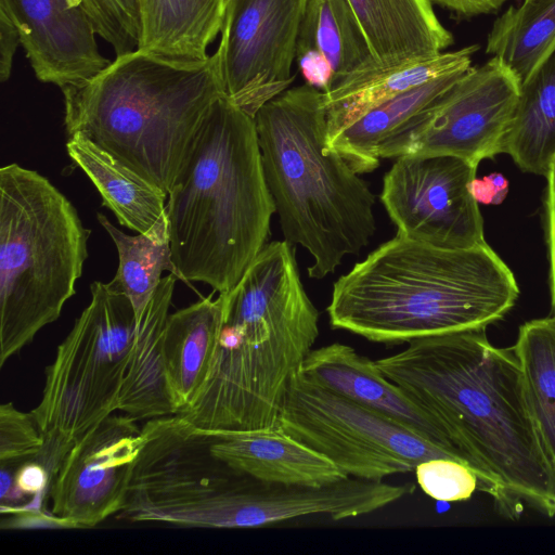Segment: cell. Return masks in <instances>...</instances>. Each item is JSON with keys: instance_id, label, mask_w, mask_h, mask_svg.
Returning a JSON list of instances; mask_svg holds the SVG:
<instances>
[{"instance_id": "e575fe53", "label": "cell", "mask_w": 555, "mask_h": 555, "mask_svg": "<svg viewBox=\"0 0 555 555\" xmlns=\"http://www.w3.org/2000/svg\"><path fill=\"white\" fill-rule=\"evenodd\" d=\"M21 44L17 27L10 16L0 10V80H9L12 72L13 59Z\"/></svg>"}, {"instance_id": "ba28073f", "label": "cell", "mask_w": 555, "mask_h": 555, "mask_svg": "<svg viewBox=\"0 0 555 555\" xmlns=\"http://www.w3.org/2000/svg\"><path fill=\"white\" fill-rule=\"evenodd\" d=\"M90 291V304L46 369L42 397L31 411L43 441L33 459L51 482L70 449L118 410L134 339L130 299L111 282L94 281Z\"/></svg>"}, {"instance_id": "2e32d148", "label": "cell", "mask_w": 555, "mask_h": 555, "mask_svg": "<svg viewBox=\"0 0 555 555\" xmlns=\"http://www.w3.org/2000/svg\"><path fill=\"white\" fill-rule=\"evenodd\" d=\"M207 434L214 453L236 472L259 481L320 488L348 478L326 456L276 425L249 431Z\"/></svg>"}, {"instance_id": "603a6c76", "label": "cell", "mask_w": 555, "mask_h": 555, "mask_svg": "<svg viewBox=\"0 0 555 555\" xmlns=\"http://www.w3.org/2000/svg\"><path fill=\"white\" fill-rule=\"evenodd\" d=\"M302 53L320 54L328 63L332 81L327 90L352 75L379 66L348 0L309 1L296 55Z\"/></svg>"}, {"instance_id": "d6986e66", "label": "cell", "mask_w": 555, "mask_h": 555, "mask_svg": "<svg viewBox=\"0 0 555 555\" xmlns=\"http://www.w3.org/2000/svg\"><path fill=\"white\" fill-rule=\"evenodd\" d=\"M222 323V298L212 299V294L168 315L164 360L177 414L191 406L205 386Z\"/></svg>"}, {"instance_id": "cb8c5ba5", "label": "cell", "mask_w": 555, "mask_h": 555, "mask_svg": "<svg viewBox=\"0 0 555 555\" xmlns=\"http://www.w3.org/2000/svg\"><path fill=\"white\" fill-rule=\"evenodd\" d=\"M436 78L372 108L327 141L359 175L379 166V147L409 119L430 105L463 74Z\"/></svg>"}, {"instance_id": "9c48e42d", "label": "cell", "mask_w": 555, "mask_h": 555, "mask_svg": "<svg viewBox=\"0 0 555 555\" xmlns=\"http://www.w3.org/2000/svg\"><path fill=\"white\" fill-rule=\"evenodd\" d=\"M275 425L359 479L410 473L428 459L456 460L396 422L320 386L301 370L288 387Z\"/></svg>"}, {"instance_id": "4316f807", "label": "cell", "mask_w": 555, "mask_h": 555, "mask_svg": "<svg viewBox=\"0 0 555 555\" xmlns=\"http://www.w3.org/2000/svg\"><path fill=\"white\" fill-rule=\"evenodd\" d=\"M96 218L118 251V269L109 282L130 299L138 324L163 279L162 273L177 275L166 212L151 229L137 235L118 230L103 214Z\"/></svg>"}, {"instance_id": "5b68a950", "label": "cell", "mask_w": 555, "mask_h": 555, "mask_svg": "<svg viewBox=\"0 0 555 555\" xmlns=\"http://www.w3.org/2000/svg\"><path fill=\"white\" fill-rule=\"evenodd\" d=\"M64 126L166 194L212 103L227 95L216 51L175 62L140 49L61 89Z\"/></svg>"}, {"instance_id": "3957f363", "label": "cell", "mask_w": 555, "mask_h": 555, "mask_svg": "<svg viewBox=\"0 0 555 555\" xmlns=\"http://www.w3.org/2000/svg\"><path fill=\"white\" fill-rule=\"evenodd\" d=\"M519 287L488 243L444 248L397 233L334 284L331 326L383 344L486 330Z\"/></svg>"}, {"instance_id": "d6a6232c", "label": "cell", "mask_w": 555, "mask_h": 555, "mask_svg": "<svg viewBox=\"0 0 555 555\" xmlns=\"http://www.w3.org/2000/svg\"><path fill=\"white\" fill-rule=\"evenodd\" d=\"M546 177L545 221L546 241L550 256V289L553 315L555 317V156L553 157Z\"/></svg>"}, {"instance_id": "e0dca14e", "label": "cell", "mask_w": 555, "mask_h": 555, "mask_svg": "<svg viewBox=\"0 0 555 555\" xmlns=\"http://www.w3.org/2000/svg\"><path fill=\"white\" fill-rule=\"evenodd\" d=\"M380 67L428 60L453 43L430 0H348Z\"/></svg>"}, {"instance_id": "1f68e13d", "label": "cell", "mask_w": 555, "mask_h": 555, "mask_svg": "<svg viewBox=\"0 0 555 555\" xmlns=\"http://www.w3.org/2000/svg\"><path fill=\"white\" fill-rule=\"evenodd\" d=\"M8 516L1 522L3 529H69L64 520L47 514L41 507L23 506Z\"/></svg>"}, {"instance_id": "52a82bcc", "label": "cell", "mask_w": 555, "mask_h": 555, "mask_svg": "<svg viewBox=\"0 0 555 555\" xmlns=\"http://www.w3.org/2000/svg\"><path fill=\"white\" fill-rule=\"evenodd\" d=\"M90 230L46 177L0 169V366L56 321L76 293Z\"/></svg>"}, {"instance_id": "7402d4cb", "label": "cell", "mask_w": 555, "mask_h": 555, "mask_svg": "<svg viewBox=\"0 0 555 555\" xmlns=\"http://www.w3.org/2000/svg\"><path fill=\"white\" fill-rule=\"evenodd\" d=\"M66 151L74 165L95 185L102 204L115 214L121 225L143 233L164 215L167 194L86 137L68 135Z\"/></svg>"}, {"instance_id": "6da1fadb", "label": "cell", "mask_w": 555, "mask_h": 555, "mask_svg": "<svg viewBox=\"0 0 555 555\" xmlns=\"http://www.w3.org/2000/svg\"><path fill=\"white\" fill-rule=\"evenodd\" d=\"M375 363L447 434L501 515L517 519L524 501L555 516V468L513 347L465 331L415 339Z\"/></svg>"}, {"instance_id": "7a4b0ae2", "label": "cell", "mask_w": 555, "mask_h": 555, "mask_svg": "<svg viewBox=\"0 0 555 555\" xmlns=\"http://www.w3.org/2000/svg\"><path fill=\"white\" fill-rule=\"evenodd\" d=\"M222 298L223 323L208 379L178 414L195 429L231 434L274 426L294 376L319 336L293 244H267Z\"/></svg>"}, {"instance_id": "484cf974", "label": "cell", "mask_w": 555, "mask_h": 555, "mask_svg": "<svg viewBox=\"0 0 555 555\" xmlns=\"http://www.w3.org/2000/svg\"><path fill=\"white\" fill-rule=\"evenodd\" d=\"M504 153L522 171L545 177L555 156V53L521 85Z\"/></svg>"}, {"instance_id": "d590c367", "label": "cell", "mask_w": 555, "mask_h": 555, "mask_svg": "<svg viewBox=\"0 0 555 555\" xmlns=\"http://www.w3.org/2000/svg\"><path fill=\"white\" fill-rule=\"evenodd\" d=\"M469 191L478 204L499 205L507 195L508 181L503 175L493 172L482 179L474 178Z\"/></svg>"}, {"instance_id": "8d00e7d4", "label": "cell", "mask_w": 555, "mask_h": 555, "mask_svg": "<svg viewBox=\"0 0 555 555\" xmlns=\"http://www.w3.org/2000/svg\"><path fill=\"white\" fill-rule=\"evenodd\" d=\"M461 17H474L496 12L508 0H430Z\"/></svg>"}, {"instance_id": "d4e9b609", "label": "cell", "mask_w": 555, "mask_h": 555, "mask_svg": "<svg viewBox=\"0 0 555 555\" xmlns=\"http://www.w3.org/2000/svg\"><path fill=\"white\" fill-rule=\"evenodd\" d=\"M486 53L499 59L520 87L555 53V0H524L492 24Z\"/></svg>"}, {"instance_id": "5bb4252c", "label": "cell", "mask_w": 555, "mask_h": 555, "mask_svg": "<svg viewBox=\"0 0 555 555\" xmlns=\"http://www.w3.org/2000/svg\"><path fill=\"white\" fill-rule=\"evenodd\" d=\"M37 79L59 88L89 80L111 64L83 0H0Z\"/></svg>"}, {"instance_id": "836d02e7", "label": "cell", "mask_w": 555, "mask_h": 555, "mask_svg": "<svg viewBox=\"0 0 555 555\" xmlns=\"http://www.w3.org/2000/svg\"><path fill=\"white\" fill-rule=\"evenodd\" d=\"M51 478L46 467L38 461L30 459L18 463L14 474V485L25 496L48 494Z\"/></svg>"}, {"instance_id": "ac0fdd59", "label": "cell", "mask_w": 555, "mask_h": 555, "mask_svg": "<svg viewBox=\"0 0 555 555\" xmlns=\"http://www.w3.org/2000/svg\"><path fill=\"white\" fill-rule=\"evenodd\" d=\"M479 46L393 67L376 66L352 75L323 92L326 141L382 103L428 81L472 67Z\"/></svg>"}, {"instance_id": "ffe728a7", "label": "cell", "mask_w": 555, "mask_h": 555, "mask_svg": "<svg viewBox=\"0 0 555 555\" xmlns=\"http://www.w3.org/2000/svg\"><path fill=\"white\" fill-rule=\"evenodd\" d=\"M177 279L171 273L162 279L137 324L118 408L135 420L177 414L164 360V333Z\"/></svg>"}, {"instance_id": "83f0119b", "label": "cell", "mask_w": 555, "mask_h": 555, "mask_svg": "<svg viewBox=\"0 0 555 555\" xmlns=\"http://www.w3.org/2000/svg\"><path fill=\"white\" fill-rule=\"evenodd\" d=\"M513 349L538 431L555 468V317L524 323Z\"/></svg>"}, {"instance_id": "f546056e", "label": "cell", "mask_w": 555, "mask_h": 555, "mask_svg": "<svg viewBox=\"0 0 555 555\" xmlns=\"http://www.w3.org/2000/svg\"><path fill=\"white\" fill-rule=\"evenodd\" d=\"M414 472L421 489L436 501H464L478 488L475 472L465 463L451 457L422 461Z\"/></svg>"}, {"instance_id": "277c9868", "label": "cell", "mask_w": 555, "mask_h": 555, "mask_svg": "<svg viewBox=\"0 0 555 555\" xmlns=\"http://www.w3.org/2000/svg\"><path fill=\"white\" fill-rule=\"evenodd\" d=\"M167 197L178 279L228 293L267 245L275 205L255 120L227 95L207 112Z\"/></svg>"}, {"instance_id": "f1b7e54d", "label": "cell", "mask_w": 555, "mask_h": 555, "mask_svg": "<svg viewBox=\"0 0 555 555\" xmlns=\"http://www.w3.org/2000/svg\"><path fill=\"white\" fill-rule=\"evenodd\" d=\"M98 36L116 56L138 49L142 37L139 0H83Z\"/></svg>"}, {"instance_id": "8992f818", "label": "cell", "mask_w": 555, "mask_h": 555, "mask_svg": "<svg viewBox=\"0 0 555 555\" xmlns=\"http://www.w3.org/2000/svg\"><path fill=\"white\" fill-rule=\"evenodd\" d=\"M264 178L284 238L309 251V276L335 272L376 231L375 195L326 141L323 92L288 88L256 113Z\"/></svg>"}, {"instance_id": "44dd1931", "label": "cell", "mask_w": 555, "mask_h": 555, "mask_svg": "<svg viewBox=\"0 0 555 555\" xmlns=\"http://www.w3.org/2000/svg\"><path fill=\"white\" fill-rule=\"evenodd\" d=\"M138 49L175 62H201L221 31L224 0H139Z\"/></svg>"}, {"instance_id": "8fae6325", "label": "cell", "mask_w": 555, "mask_h": 555, "mask_svg": "<svg viewBox=\"0 0 555 555\" xmlns=\"http://www.w3.org/2000/svg\"><path fill=\"white\" fill-rule=\"evenodd\" d=\"M476 171L450 155L396 157L384 176L380 201L397 233L444 248L487 243L479 204L469 191Z\"/></svg>"}, {"instance_id": "4dcf8cb0", "label": "cell", "mask_w": 555, "mask_h": 555, "mask_svg": "<svg viewBox=\"0 0 555 555\" xmlns=\"http://www.w3.org/2000/svg\"><path fill=\"white\" fill-rule=\"evenodd\" d=\"M42 442L31 412L18 411L11 402L0 405V465H18L35 457Z\"/></svg>"}, {"instance_id": "7c38bea8", "label": "cell", "mask_w": 555, "mask_h": 555, "mask_svg": "<svg viewBox=\"0 0 555 555\" xmlns=\"http://www.w3.org/2000/svg\"><path fill=\"white\" fill-rule=\"evenodd\" d=\"M310 0H224L217 49L227 96L253 118L295 78L300 26Z\"/></svg>"}, {"instance_id": "30bf717a", "label": "cell", "mask_w": 555, "mask_h": 555, "mask_svg": "<svg viewBox=\"0 0 555 555\" xmlns=\"http://www.w3.org/2000/svg\"><path fill=\"white\" fill-rule=\"evenodd\" d=\"M519 95L518 79L492 56L387 138L379 157L450 155L478 167L504 153Z\"/></svg>"}, {"instance_id": "9a60e30c", "label": "cell", "mask_w": 555, "mask_h": 555, "mask_svg": "<svg viewBox=\"0 0 555 555\" xmlns=\"http://www.w3.org/2000/svg\"><path fill=\"white\" fill-rule=\"evenodd\" d=\"M301 372L320 386L396 422L465 463L439 425L388 379L375 361L352 347L334 343L312 349Z\"/></svg>"}, {"instance_id": "4fadbf2b", "label": "cell", "mask_w": 555, "mask_h": 555, "mask_svg": "<svg viewBox=\"0 0 555 555\" xmlns=\"http://www.w3.org/2000/svg\"><path fill=\"white\" fill-rule=\"evenodd\" d=\"M142 444L135 418L106 417L65 456L48 490L51 514L69 529L92 528L117 515L126 504Z\"/></svg>"}]
</instances>
